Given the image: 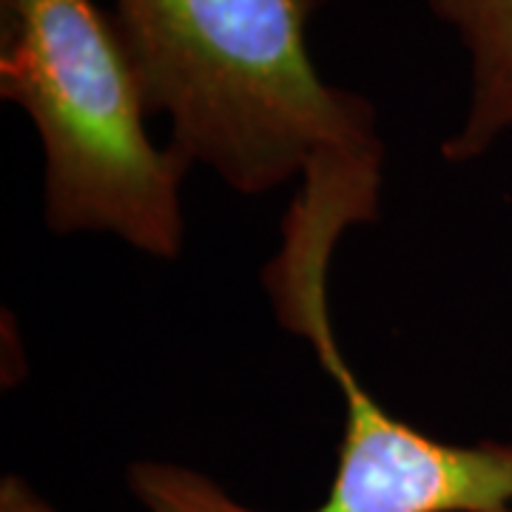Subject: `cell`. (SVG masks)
<instances>
[{"mask_svg":"<svg viewBox=\"0 0 512 512\" xmlns=\"http://www.w3.org/2000/svg\"><path fill=\"white\" fill-rule=\"evenodd\" d=\"M0 97L40 134L52 234H111L168 262L183 254L191 165L148 137L146 94L114 15L94 0H0Z\"/></svg>","mask_w":512,"mask_h":512,"instance_id":"7a4b0ae2","label":"cell"},{"mask_svg":"<svg viewBox=\"0 0 512 512\" xmlns=\"http://www.w3.org/2000/svg\"><path fill=\"white\" fill-rule=\"evenodd\" d=\"M328 0H117L114 20L151 117L231 191L271 194L316 163L384 157L362 94L328 83L308 49Z\"/></svg>","mask_w":512,"mask_h":512,"instance_id":"6da1fadb","label":"cell"},{"mask_svg":"<svg viewBox=\"0 0 512 512\" xmlns=\"http://www.w3.org/2000/svg\"><path fill=\"white\" fill-rule=\"evenodd\" d=\"M470 63L467 109L441 143L450 163H473L512 134V0H427Z\"/></svg>","mask_w":512,"mask_h":512,"instance_id":"277c9868","label":"cell"},{"mask_svg":"<svg viewBox=\"0 0 512 512\" xmlns=\"http://www.w3.org/2000/svg\"><path fill=\"white\" fill-rule=\"evenodd\" d=\"M342 237L336 222L288 214L282 248L262 274L279 325L311 345L345 399L336 473L325 501L308 512H512V441L439 439L387 410L348 365L328 299ZM126 484L146 512H268L177 461H131Z\"/></svg>","mask_w":512,"mask_h":512,"instance_id":"3957f363","label":"cell"},{"mask_svg":"<svg viewBox=\"0 0 512 512\" xmlns=\"http://www.w3.org/2000/svg\"><path fill=\"white\" fill-rule=\"evenodd\" d=\"M0 512H63L18 473L0 478Z\"/></svg>","mask_w":512,"mask_h":512,"instance_id":"5b68a950","label":"cell"}]
</instances>
